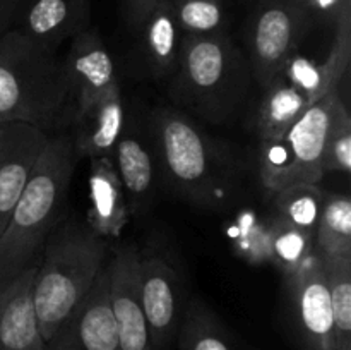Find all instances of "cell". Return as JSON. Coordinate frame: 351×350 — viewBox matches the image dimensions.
<instances>
[{
	"label": "cell",
	"mask_w": 351,
	"mask_h": 350,
	"mask_svg": "<svg viewBox=\"0 0 351 350\" xmlns=\"http://www.w3.org/2000/svg\"><path fill=\"white\" fill-rule=\"evenodd\" d=\"M75 161L72 137L50 136L0 235V280L10 281L40 261L45 240L67 211Z\"/></svg>",
	"instance_id": "6da1fadb"
},
{
	"label": "cell",
	"mask_w": 351,
	"mask_h": 350,
	"mask_svg": "<svg viewBox=\"0 0 351 350\" xmlns=\"http://www.w3.org/2000/svg\"><path fill=\"white\" fill-rule=\"evenodd\" d=\"M75 105L57 51L10 30L0 38V124L53 132L74 120Z\"/></svg>",
	"instance_id": "7a4b0ae2"
},
{
	"label": "cell",
	"mask_w": 351,
	"mask_h": 350,
	"mask_svg": "<svg viewBox=\"0 0 351 350\" xmlns=\"http://www.w3.org/2000/svg\"><path fill=\"white\" fill-rule=\"evenodd\" d=\"M106 239L86 222L62 220L43 244L33 281V302L41 338L47 343L91 290L108 263Z\"/></svg>",
	"instance_id": "3957f363"
},
{
	"label": "cell",
	"mask_w": 351,
	"mask_h": 350,
	"mask_svg": "<svg viewBox=\"0 0 351 350\" xmlns=\"http://www.w3.org/2000/svg\"><path fill=\"white\" fill-rule=\"evenodd\" d=\"M252 81L249 58L228 31L184 34L170 96L178 106L211 124L232 119Z\"/></svg>",
	"instance_id": "277c9868"
},
{
	"label": "cell",
	"mask_w": 351,
	"mask_h": 350,
	"mask_svg": "<svg viewBox=\"0 0 351 350\" xmlns=\"http://www.w3.org/2000/svg\"><path fill=\"white\" fill-rule=\"evenodd\" d=\"M160 163L171 187L194 205L218 209L232 191L225 151L182 110L158 108L151 119Z\"/></svg>",
	"instance_id": "5b68a950"
},
{
	"label": "cell",
	"mask_w": 351,
	"mask_h": 350,
	"mask_svg": "<svg viewBox=\"0 0 351 350\" xmlns=\"http://www.w3.org/2000/svg\"><path fill=\"white\" fill-rule=\"evenodd\" d=\"M338 98V91L329 93L314 103L281 139L261 143V182L267 191L322 180V153Z\"/></svg>",
	"instance_id": "8992f818"
},
{
	"label": "cell",
	"mask_w": 351,
	"mask_h": 350,
	"mask_svg": "<svg viewBox=\"0 0 351 350\" xmlns=\"http://www.w3.org/2000/svg\"><path fill=\"white\" fill-rule=\"evenodd\" d=\"M314 27L305 0H257L247 31L252 79L266 89Z\"/></svg>",
	"instance_id": "52a82bcc"
},
{
	"label": "cell",
	"mask_w": 351,
	"mask_h": 350,
	"mask_svg": "<svg viewBox=\"0 0 351 350\" xmlns=\"http://www.w3.org/2000/svg\"><path fill=\"white\" fill-rule=\"evenodd\" d=\"M141 302L153 350H170L177 342L185 311L184 288L170 263L160 254H139Z\"/></svg>",
	"instance_id": "ba28073f"
},
{
	"label": "cell",
	"mask_w": 351,
	"mask_h": 350,
	"mask_svg": "<svg viewBox=\"0 0 351 350\" xmlns=\"http://www.w3.org/2000/svg\"><path fill=\"white\" fill-rule=\"evenodd\" d=\"M139 254L134 244H117L106 263L119 350H153L141 302Z\"/></svg>",
	"instance_id": "9c48e42d"
},
{
	"label": "cell",
	"mask_w": 351,
	"mask_h": 350,
	"mask_svg": "<svg viewBox=\"0 0 351 350\" xmlns=\"http://www.w3.org/2000/svg\"><path fill=\"white\" fill-rule=\"evenodd\" d=\"M285 280L305 350H335L331 297L321 254L314 250L300 270Z\"/></svg>",
	"instance_id": "30bf717a"
},
{
	"label": "cell",
	"mask_w": 351,
	"mask_h": 350,
	"mask_svg": "<svg viewBox=\"0 0 351 350\" xmlns=\"http://www.w3.org/2000/svg\"><path fill=\"white\" fill-rule=\"evenodd\" d=\"M45 350H119L108 268L99 271L91 290L45 343Z\"/></svg>",
	"instance_id": "8fae6325"
},
{
	"label": "cell",
	"mask_w": 351,
	"mask_h": 350,
	"mask_svg": "<svg viewBox=\"0 0 351 350\" xmlns=\"http://www.w3.org/2000/svg\"><path fill=\"white\" fill-rule=\"evenodd\" d=\"M50 134L21 122L0 124V235Z\"/></svg>",
	"instance_id": "7c38bea8"
},
{
	"label": "cell",
	"mask_w": 351,
	"mask_h": 350,
	"mask_svg": "<svg viewBox=\"0 0 351 350\" xmlns=\"http://www.w3.org/2000/svg\"><path fill=\"white\" fill-rule=\"evenodd\" d=\"M64 65L74 96L75 115L120 86L112 55L98 31L91 27L72 38Z\"/></svg>",
	"instance_id": "4fadbf2b"
},
{
	"label": "cell",
	"mask_w": 351,
	"mask_h": 350,
	"mask_svg": "<svg viewBox=\"0 0 351 350\" xmlns=\"http://www.w3.org/2000/svg\"><path fill=\"white\" fill-rule=\"evenodd\" d=\"M91 0H26L14 30L29 40L58 50L89 27Z\"/></svg>",
	"instance_id": "5bb4252c"
},
{
	"label": "cell",
	"mask_w": 351,
	"mask_h": 350,
	"mask_svg": "<svg viewBox=\"0 0 351 350\" xmlns=\"http://www.w3.org/2000/svg\"><path fill=\"white\" fill-rule=\"evenodd\" d=\"M89 206L86 220L89 229L103 239H117L129 223L125 194L112 158H91L88 177Z\"/></svg>",
	"instance_id": "9a60e30c"
},
{
	"label": "cell",
	"mask_w": 351,
	"mask_h": 350,
	"mask_svg": "<svg viewBox=\"0 0 351 350\" xmlns=\"http://www.w3.org/2000/svg\"><path fill=\"white\" fill-rule=\"evenodd\" d=\"M72 122L75 130L71 137L77 156L112 158L125 124L120 86L79 112Z\"/></svg>",
	"instance_id": "2e32d148"
},
{
	"label": "cell",
	"mask_w": 351,
	"mask_h": 350,
	"mask_svg": "<svg viewBox=\"0 0 351 350\" xmlns=\"http://www.w3.org/2000/svg\"><path fill=\"white\" fill-rule=\"evenodd\" d=\"M38 263L9 281L0 314V350H45L33 302Z\"/></svg>",
	"instance_id": "e0dca14e"
},
{
	"label": "cell",
	"mask_w": 351,
	"mask_h": 350,
	"mask_svg": "<svg viewBox=\"0 0 351 350\" xmlns=\"http://www.w3.org/2000/svg\"><path fill=\"white\" fill-rule=\"evenodd\" d=\"M139 31V51L147 74L156 79L171 78L180 60L184 33L175 17L171 0H160L147 12Z\"/></svg>",
	"instance_id": "ac0fdd59"
},
{
	"label": "cell",
	"mask_w": 351,
	"mask_h": 350,
	"mask_svg": "<svg viewBox=\"0 0 351 350\" xmlns=\"http://www.w3.org/2000/svg\"><path fill=\"white\" fill-rule=\"evenodd\" d=\"M112 161L122 182L130 216L139 218L149 209L153 201L154 172L149 151L136 136L122 130L113 150Z\"/></svg>",
	"instance_id": "d6986e66"
},
{
	"label": "cell",
	"mask_w": 351,
	"mask_h": 350,
	"mask_svg": "<svg viewBox=\"0 0 351 350\" xmlns=\"http://www.w3.org/2000/svg\"><path fill=\"white\" fill-rule=\"evenodd\" d=\"M312 105L314 102L304 91L281 75H276L264 89L257 113V134L261 143L281 139Z\"/></svg>",
	"instance_id": "ffe728a7"
},
{
	"label": "cell",
	"mask_w": 351,
	"mask_h": 350,
	"mask_svg": "<svg viewBox=\"0 0 351 350\" xmlns=\"http://www.w3.org/2000/svg\"><path fill=\"white\" fill-rule=\"evenodd\" d=\"M315 250L322 257H351V199L346 194H326Z\"/></svg>",
	"instance_id": "44dd1931"
},
{
	"label": "cell",
	"mask_w": 351,
	"mask_h": 350,
	"mask_svg": "<svg viewBox=\"0 0 351 350\" xmlns=\"http://www.w3.org/2000/svg\"><path fill=\"white\" fill-rule=\"evenodd\" d=\"M271 194H273L276 215L297 229L314 235L315 239V230L326 198V192L322 191L321 185L298 182V184L285 185Z\"/></svg>",
	"instance_id": "7402d4cb"
},
{
	"label": "cell",
	"mask_w": 351,
	"mask_h": 350,
	"mask_svg": "<svg viewBox=\"0 0 351 350\" xmlns=\"http://www.w3.org/2000/svg\"><path fill=\"white\" fill-rule=\"evenodd\" d=\"M177 345L178 350H233L215 312L201 299H191L185 305Z\"/></svg>",
	"instance_id": "603a6c76"
},
{
	"label": "cell",
	"mask_w": 351,
	"mask_h": 350,
	"mask_svg": "<svg viewBox=\"0 0 351 350\" xmlns=\"http://www.w3.org/2000/svg\"><path fill=\"white\" fill-rule=\"evenodd\" d=\"M332 309L335 350H351V257H322Z\"/></svg>",
	"instance_id": "cb8c5ba5"
},
{
	"label": "cell",
	"mask_w": 351,
	"mask_h": 350,
	"mask_svg": "<svg viewBox=\"0 0 351 350\" xmlns=\"http://www.w3.org/2000/svg\"><path fill=\"white\" fill-rule=\"evenodd\" d=\"M314 250V235L297 229L281 216H271L269 263H273L283 277H290L300 270Z\"/></svg>",
	"instance_id": "d4e9b609"
},
{
	"label": "cell",
	"mask_w": 351,
	"mask_h": 350,
	"mask_svg": "<svg viewBox=\"0 0 351 350\" xmlns=\"http://www.w3.org/2000/svg\"><path fill=\"white\" fill-rule=\"evenodd\" d=\"M184 34H215L226 31L225 0H171Z\"/></svg>",
	"instance_id": "484cf974"
},
{
	"label": "cell",
	"mask_w": 351,
	"mask_h": 350,
	"mask_svg": "<svg viewBox=\"0 0 351 350\" xmlns=\"http://www.w3.org/2000/svg\"><path fill=\"white\" fill-rule=\"evenodd\" d=\"M271 216L263 218L254 211H245L230 226V237L242 259L252 264L269 261Z\"/></svg>",
	"instance_id": "4316f807"
},
{
	"label": "cell",
	"mask_w": 351,
	"mask_h": 350,
	"mask_svg": "<svg viewBox=\"0 0 351 350\" xmlns=\"http://www.w3.org/2000/svg\"><path fill=\"white\" fill-rule=\"evenodd\" d=\"M351 168V115L341 98L336 100L322 153V170L350 174Z\"/></svg>",
	"instance_id": "83f0119b"
},
{
	"label": "cell",
	"mask_w": 351,
	"mask_h": 350,
	"mask_svg": "<svg viewBox=\"0 0 351 350\" xmlns=\"http://www.w3.org/2000/svg\"><path fill=\"white\" fill-rule=\"evenodd\" d=\"M311 12L312 24L321 26H335L336 19L339 17L341 10L345 9L351 0H305Z\"/></svg>",
	"instance_id": "f1b7e54d"
},
{
	"label": "cell",
	"mask_w": 351,
	"mask_h": 350,
	"mask_svg": "<svg viewBox=\"0 0 351 350\" xmlns=\"http://www.w3.org/2000/svg\"><path fill=\"white\" fill-rule=\"evenodd\" d=\"M160 0H123V9H125L127 23L132 26V30L137 31L144 17L147 16L151 9H153Z\"/></svg>",
	"instance_id": "f546056e"
},
{
	"label": "cell",
	"mask_w": 351,
	"mask_h": 350,
	"mask_svg": "<svg viewBox=\"0 0 351 350\" xmlns=\"http://www.w3.org/2000/svg\"><path fill=\"white\" fill-rule=\"evenodd\" d=\"M26 0H0V38L14 30L17 16Z\"/></svg>",
	"instance_id": "4dcf8cb0"
},
{
	"label": "cell",
	"mask_w": 351,
	"mask_h": 350,
	"mask_svg": "<svg viewBox=\"0 0 351 350\" xmlns=\"http://www.w3.org/2000/svg\"><path fill=\"white\" fill-rule=\"evenodd\" d=\"M7 287H9V281L0 280V314H2V307H3V301H5Z\"/></svg>",
	"instance_id": "1f68e13d"
}]
</instances>
